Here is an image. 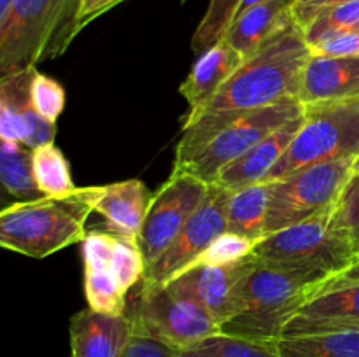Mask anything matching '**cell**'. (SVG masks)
I'll return each instance as SVG.
<instances>
[{"label":"cell","instance_id":"obj_25","mask_svg":"<svg viewBox=\"0 0 359 357\" xmlns=\"http://www.w3.org/2000/svg\"><path fill=\"white\" fill-rule=\"evenodd\" d=\"M177 357H280V352L279 342H259L219 331L179 350Z\"/></svg>","mask_w":359,"mask_h":357},{"label":"cell","instance_id":"obj_13","mask_svg":"<svg viewBox=\"0 0 359 357\" xmlns=\"http://www.w3.org/2000/svg\"><path fill=\"white\" fill-rule=\"evenodd\" d=\"M37 69L18 70L0 83V136L30 149L55 142L56 122L42 118L32 104V80Z\"/></svg>","mask_w":359,"mask_h":357},{"label":"cell","instance_id":"obj_14","mask_svg":"<svg viewBox=\"0 0 359 357\" xmlns=\"http://www.w3.org/2000/svg\"><path fill=\"white\" fill-rule=\"evenodd\" d=\"M359 329V280L332 279L284 328L283 338Z\"/></svg>","mask_w":359,"mask_h":357},{"label":"cell","instance_id":"obj_4","mask_svg":"<svg viewBox=\"0 0 359 357\" xmlns=\"http://www.w3.org/2000/svg\"><path fill=\"white\" fill-rule=\"evenodd\" d=\"M100 188H77L70 195L42 196L6 206L0 214V245L42 259L83 241Z\"/></svg>","mask_w":359,"mask_h":357},{"label":"cell","instance_id":"obj_41","mask_svg":"<svg viewBox=\"0 0 359 357\" xmlns=\"http://www.w3.org/2000/svg\"><path fill=\"white\" fill-rule=\"evenodd\" d=\"M340 2H347V0H332L330 4H340ZM330 4H328V6H330Z\"/></svg>","mask_w":359,"mask_h":357},{"label":"cell","instance_id":"obj_42","mask_svg":"<svg viewBox=\"0 0 359 357\" xmlns=\"http://www.w3.org/2000/svg\"><path fill=\"white\" fill-rule=\"evenodd\" d=\"M182 2H184V0H182Z\"/></svg>","mask_w":359,"mask_h":357},{"label":"cell","instance_id":"obj_6","mask_svg":"<svg viewBox=\"0 0 359 357\" xmlns=\"http://www.w3.org/2000/svg\"><path fill=\"white\" fill-rule=\"evenodd\" d=\"M252 254L283 268L314 270L340 275L358 258L349 234L335 219V206L318 217L284 227L255 245Z\"/></svg>","mask_w":359,"mask_h":357},{"label":"cell","instance_id":"obj_36","mask_svg":"<svg viewBox=\"0 0 359 357\" xmlns=\"http://www.w3.org/2000/svg\"><path fill=\"white\" fill-rule=\"evenodd\" d=\"M123 0H83L81 2V13H79V24L81 28L86 27L91 20L100 16L102 13L109 10L111 7L118 6Z\"/></svg>","mask_w":359,"mask_h":357},{"label":"cell","instance_id":"obj_23","mask_svg":"<svg viewBox=\"0 0 359 357\" xmlns=\"http://www.w3.org/2000/svg\"><path fill=\"white\" fill-rule=\"evenodd\" d=\"M0 181L9 195L20 202L42 198L34 174V150L21 142L2 140L0 146Z\"/></svg>","mask_w":359,"mask_h":357},{"label":"cell","instance_id":"obj_5","mask_svg":"<svg viewBox=\"0 0 359 357\" xmlns=\"http://www.w3.org/2000/svg\"><path fill=\"white\" fill-rule=\"evenodd\" d=\"M83 0H13L0 16V74L56 58L81 30Z\"/></svg>","mask_w":359,"mask_h":357},{"label":"cell","instance_id":"obj_33","mask_svg":"<svg viewBox=\"0 0 359 357\" xmlns=\"http://www.w3.org/2000/svg\"><path fill=\"white\" fill-rule=\"evenodd\" d=\"M177 349L154 338L142 326L133 321L132 336H130L121 357H177Z\"/></svg>","mask_w":359,"mask_h":357},{"label":"cell","instance_id":"obj_10","mask_svg":"<svg viewBox=\"0 0 359 357\" xmlns=\"http://www.w3.org/2000/svg\"><path fill=\"white\" fill-rule=\"evenodd\" d=\"M230 195L231 191H226L217 184H210L202 205L189 217L174 244L153 265L147 266L140 282L146 286H165L191 268L212 241L228 231Z\"/></svg>","mask_w":359,"mask_h":357},{"label":"cell","instance_id":"obj_27","mask_svg":"<svg viewBox=\"0 0 359 357\" xmlns=\"http://www.w3.org/2000/svg\"><path fill=\"white\" fill-rule=\"evenodd\" d=\"M34 150V174L44 196H63L76 191L69 163L55 142Z\"/></svg>","mask_w":359,"mask_h":357},{"label":"cell","instance_id":"obj_20","mask_svg":"<svg viewBox=\"0 0 359 357\" xmlns=\"http://www.w3.org/2000/svg\"><path fill=\"white\" fill-rule=\"evenodd\" d=\"M302 121H304V114L297 119H291L286 125L270 133L269 136H265L262 142L249 149L244 156L224 167L214 184L233 192L265 181L266 175L272 172V168L279 163L280 158L290 149L291 142L300 130Z\"/></svg>","mask_w":359,"mask_h":357},{"label":"cell","instance_id":"obj_40","mask_svg":"<svg viewBox=\"0 0 359 357\" xmlns=\"http://www.w3.org/2000/svg\"><path fill=\"white\" fill-rule=\"evenodd\" d=\"M354 172L359 174V156L356 158V160H354Z\"/></svg>","mask_w":359,"mask_h":357},{"label":"cell","instance_id":"obj_11","mask_svg":"<svg viewBox=\"0 0 359 357\" xmlns=\"http://www.w3.org/2000/svg\"><path fill=\"white\" fill-rule=\"evenodd\" d=\"M209 188L210 184L193 174L172 172L170 178L154 192L139 234V248L146 268L174 244L189 217L202 205Z\"/></svg>","mask_w":359,"mask_h":357},{"label":"cell","instance_id":"obj_34","mask_svg":"<svg viewBox=\"0 0 359 357\" xmlns=\"http://www.w3.org/2000/svg\"><path fill=\"white\" fill-rule=\"evenodd\" d=\"M311 51L323 56H359V31L342 34L323 41L321 44L312 46Z\"/></svg>","mask_w":359,"mask_h":357},{"label":"cell","instance_id":"obj_19","mask_svg":"<svg viewBox=\"0 0 359 357\" xmlns=\"http://www.w3.org/2000/svg\"><path fill=\"white\" fill-rule=\"evenodd\" d=\"M154 195L139 178L102 186L95 203V212L104 216L109 233L121 240L139 244V234L144 226Z\"/></svg>","mask_w":359,"mask_h":357},{"label":"cell","instance_id":"obj_29","mask_svg":"<svg viewBox=\"0 0 359 357\" xmlns=\"http://www.w3.org/2000/svg\"><path fill=\"white\" fill-rule=\"evenodd\" d=\"M112 268H114L123 290L128 293L139 280L144 279V273H146V261H144L139 244L118 238L114 258H112Z\"/></svg>","mask_w":359,"mask_h":357},{"label":"cell","instance_id":"obj_17","mask_svg":"<svg viewBox=\"0 0 359 357\" xmlns=\"http://www.w3.org/2000/svg\"><path fill=\"white\" fill-rule=\"evenodd\" d=\"M132 331L128 314L111 315L84 308L69 324L72 357H121Z\"/></svg>","mask_w":359,"mask_h":357},{"label":"cell","instance_id":"obj_8","mask_svg":"<svg viewBox=\"0 0 359 357\" xmlns=\"http://www.w3.org/2000/svg\"><path fill=\"white\" fill-rule=\"evenodd\" d=\"M353 174L354 160H339L305 167L272 181L266 234L332 210Z\"/></svg>","mask_w":359,"mask_h":357},{"label":"cell","instance_id":"obj_7","mask_svg":"<svg viewBox=\"0 0 359 357\" xmlns=\"http://www.w3.org/2000/svg\"><path fill=\"white\" fill-rule=\"evenodd\" d=\"M359 156V98L305 105L304 121L279 163L265 181H279L318 163Z\"/></svg>","mask_w":359,"mask_h":357},{"label":"cell","instance_id":"obj_9","mask_svg":"<svg viewBox=\"0 0 359 357\" xmlns=\"http://www.w3.org/2000/svg\"><path fill=\"white\" fill-rule=\"evenodd\" d=\"M130 317L160 342L182 350L221 331L216 318L168 286L142 284Z\"/></svg>","mask_w":359,"mask_h":357},{"label":"cell","instance_id":"obj_38","mask_svg":"<svg viewBox=\"0 0 359 357\" xmlns=\"http://www.w3.org/2000/svg\"><path fill=\"white\" fill-rule=\"evenodd\" d=\"M262 2H266V0H242L241 7H238V13H237V16H238V14H241V13H244V10L251 9V7L258 6V4H262ZM237 16H235V18H237Z\"/></svg>","mask_w":359,"mask_h":357},{"label":"cell","instance_id":"obj_26","mask_svg":"<svg viewBox=\"0 0 359 357\" xmlns=\"http://www.w3.org/2000/svg\"><path fill=\"white\" fill-rule=\"evenodd\" d=\"M304 31L311 48L337 35L359 31V0H347L323 7Z\"/></svg>","mask_w":359,"mask_h":357},{"label":"cell","instance_id":"obj_1","mask_svg":"<svg viewBox=\"0 0 359 357\" xmlns=\"http://www.w3.org/2000/svg\"><path fill=\"white\" fill-rule=\"evenodd\" d=\"M304 114L298 98L248 112H205L182 125L174 172L214 184L219 172L291 119Z\"/></svg>","mask_w":359,"mask_h":357},{"label":"cell","instance_id":"obj_22","mask_svg":"<svg viewBox=\"0 0 359 357\" xmlns=\"http://www.w3.org/2000/svg\"><path fill=\"white\" fill-rule=\"evenodd\" d=\"M272 189V181H263L231 192L228 202V231L252 241L265 238Z\"/></svg>","mask_w":359,"mask_h":357},{"label":"cell","instance_id":"obj_35","mask_svg":"<svg viewBox=\"0 0 359 357\" xmlns=\"http://www.w3.org/2000/svg\"><path fill=\"white\" fill-rule=\"evenodd\" d=\"M332 0H294L293 4V16L297 20V23L300 24L302 28L307 27L311 23L312 18L326 7Z\"/></svg>","mask_w":359,"mask_h":357},{"label":"cell","instance_id":"obj_28","mask_svg":"<svg viewBox=\"0 0 359 357\" xmlns=\"http://www.w3.org/2000/svg\"><path fill=\"white\" fill-rule=\"evenodd\" d=\"M241 4L242 0H210L205 16L193 34L191 48L196 55L223 41L237 16Z\"/></svg>","mask_w":359,"mask_h":357},{"label":"cell","instance_id":"obj_30","mask_svg":"<svg viewBox=\"0 0 359 357\" xmlns=\"http://www.w3.org/2000/svg\"><path fill=\"white\" fill-rule=\"evenodd\" d=\"M256 244L258 241H252L249 238L241 237V234L226 231V233H223L212 241V245L196 259L195 265H202V262H207V265H224V262L238 261V259L251 255Z\"/></svg>","mask_w":359,"mask_h":357},{"label":"cell","instance_id":"obj_31","mask_svg":"<svg viewBox=\"0 0 359 357\" xmlns=\"http://www.w3.org/2000/svg\"><path fill=\"white\" fill-rule=\"evenodd\" d=\"M32 104L42 118L56 122L65 107V91L62 84L37 70L32 80Z\"/></svg>","mask_w":359,"mask_h":357},{"label":"cell","instance_id":"obj_39","mask_svg":"<svg viewBox=\"0 0 359 357\" xmlns=\"http://www.w3.org/2000/svg\"><path fill=\"white\" fill-rule=\"evenodd\" d=\"M13 4V0H0V16L9 9V6Z\"/></svg>","mask_w":359,"mask_h":357},{"label":"cell","instance_id":"obj_3","mask_svg":"<svg viewBox=\"0 0 359 357\" xmlns=\"http://www.w3.org/2000/svg\"><path fill=\"white\" fill-rule=\"evenodd\" d=\"M332 279L335 276L328 273L283 268L258 259L241 286L238 314L221 331L259 342H279L291 318Z\"/></svg>","mask_w":359,"mask_h":357},{"label":"cell","instance_id":"obj_12","mask_svg":"<svg viewBox=\"0 0 359 357\" xmlns=\"http://www.w3.org/2000/svg\"><path fill=\"white\" fill-rule=\"evenodd\" d=\"M256 261H258L256 255L251 254L244 259L224 262V265L202 262V265L188 268L165 286L170 287L179 296L188 298L200 304L223 328L238 314L241 286Z\"/></svg>","mask_w":359,"mask_h":357},{"label":"cell","instance_id":"obj_37","mask_svg":"<svg viewBox=\"0 0 359 357\" xmlns=\"http://www.w3.org/2000/svg\"><path fill=\"white\" fill-rule=\"evenodd\" d=\"M337 279H342V280H359V255L354 259L353 265L349 266L347 270H344L340 275H337Z\"/></svg>","mask_w":359,"mask_h":357},{"label":"cell","instance_id":"obj_15","mask_svg":"<svg viewBox=\"0 0 359 357\" xmlns=\"http://www.w3.org/2000/svg\"><path fill=\"white\" fill-rule=\"evenodd\" d=\"M116 244L118 238L109 231L86 233L83 240L84 294L88 307L93 310L102 314L125 315L126 293L112 268Z\"/></svg>","mask_w":359,"mask_h":357},{"label":"cell","instance_id":"obj_2","mask_svg":"<svg viewBox=\"0 0 359 357\" xmlns=\"http://www.w3.org/2000/svg\"><path fill=\"white\" fill-rule=\"evenodd\" d=\"M312 51L297 20H290L223 84L205 112H248L298 98ZM198 119V118H196Z\"/></svg>","mask_w":359,"mask_h":357},{"label":"cell","instance_id":"obj_21","mask_svg":"<svg viewBox=\"0 0 359 357\" xmlns=\"http://www.w3.org/2000/svg\"><path fill=\"white\" fill-rule=\"evenodd\" d=\"M293 4L294 0H266L244 10L235 18L223 41L244 58H249L293 20Z\"/></svg>","mask_w":359,"mask_h":357},{"label":"cell","instance_id":"obj_16","mask_svg":"<svg viewBox=\"0 0 359 357\" xmlns=\"http://www.w3.org/2000/svg\"><path fill=\"white\" fill-rule=\"evenodd\" d=\"M356 98H359V56H323L312 52L302 76L300 104L305 107Z\"/></svg>","mask_w":359,"mask_h":357},{"label":"cell","instance_id":"obj_32","mask_svg":"<svg viewBox=\"0 0 359 357\" xmlns=\"http://www.w3.org/2000/svg\"><path fill=\"white\" fill-rule=\"evenodd\" d=\"M335 219L349 234L354 251L359 255V174L354 172L347 181L335 205Z\"/></svg>","mask_w":359,"mask_h":357},{"label":"cell","instance_id":"obj_18","mask_svg":"<svg viewBox=\"0 0 359 357\" xmlns=\"http://www.w3.org/2000/svg\"><path fill=\"white\" fill-rule=\"evenodd\" d=\"M244 59V56L235 51L226 41L217 42L216 46L200 52L196 62L193 63L191 72L181 84V94L189 105L184 125L203 114L217 91L233 76Z\"/></svg>","mask_w":359,"mask_h":357},{"label":"cell","instance_id":"obj_24","mask_svg":"<svg viewBox=\"0 0 359 357\" xmlns=\"http://www.w3.org/2000/svg\"><path fill=\"white\" fill-rule=\"evenodd\" d=\"M280 357H359V329L279 340Z\"/></svg>","mask_w":359,"mask_h":357}]
</instances>
